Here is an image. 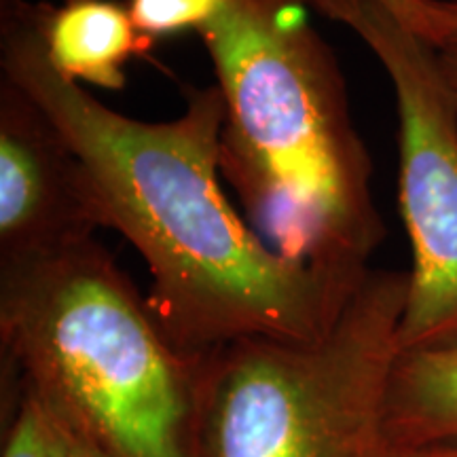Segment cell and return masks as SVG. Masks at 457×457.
I'll use <instances>...</instances> for the list:
<instances>
[{"mask_svg": "<svg viewBox=\"0 0 457 457\" xmlns=\"http://www.w3.org/2000/svg\"><path fill=\"white\" fill-rule=\"evenodd\" d=\"M0 74L64 134L100 228L121 233L145 259L146 303L180 352L205 356L253 337L320 339L360 288L276 253L228 204L216 85L188 91L171 121L125 117L51 66L30 0H0Z\"/></svg>", "mask_w": 457, "mask_h": 457, "instance_id": "1", "label": "cell"}, {"mask_svg": "<svg viewBox=\"0 0 457 457\" xmlns=\"http://www.w3.org/2000/svg\"><path fill=\"white\" fill-rule=\"evenodd\" d=\"M305 0H227L199 34L225 100L220 176L286 259L362 284L386 237L373 163Z\"/></svg>", "mask_w": 457, "mask_h": 457, "instance_id": "2", "label": "cell"}, {"mask_svg": "<svg viewBox=\"0 0 457 457\" xmlns=\"http://www.w3.org/2000/svg\"><path fill=\"white\" fill-rule=\"evenodd\" d=\"M0 352L96 457H197L204 356L170 341L96 236L0 259Z\"/></svg>", "mask_w": 457, "mask_h": 457, "instance_id": "3", "label": "cell"}, {"mask_svg": "<svg viewBox=\"0 0 457 457\" xmlns=\"http://www.w3.org/2000/svg\"><path fill=\"white\" fill-rule=\"evenodd\" d=\"M409 271H370L327 335L205 353L197 457H387Z\"/></svg>", "mask_w": 457, "mask_h": 457, "instance_id": "4", "label": "cell"}, {"mask_svg": "<svg viewBox=\"0 0 457 457\" xmlns=\"http://www.w3.org/2000/svg\"><path fill=\"white\" fill-rule=\"evenodd\" d=\"M373 51L396 94L398 204L413 267L400 350L457 347V91L438 49L379 0H305Z\"/></svg>", "mask_w": 457, "mask_h": 457, "instance_id": "5", "label": "cell"}, {"mask_svg": "<svg viewBox=\"0 0 457 457\" xmlns=\"http://www.w3.org/2000/svg\"><path fill=\"white\" fill-rule=\"evenodd\" d=\"M81 162L51 114L0 74V259L98 231Z\"/></svg>", "mask_w": 457, "mask_h": 457, "instance_id": "6", "label": "cell"}, {"mask_svg": "<svg viewBox=\"0 0 457 457\" xmlns=\"http://www.w3.org/2000/svg\"><path fill=\"white\" fill-rule=\"evenodd\" d=\"M38 26L51 66L68 81L100 89H123L128 62L155 45L119 0L38 3Z\"/></svg>", "mask_w": 457, "mask_h": 457, "instance_id": "7", "label": "cell"}, {"mask_svg": "<svg viewBox=\"0 0 457 457\" xmlns=\"http://www.w3.org/2000/svg\"><path fill=\"white\" fill-rule=\"evenodd\" d=\"M386 432L390 449L457 443V347L400 353Z\"/></svg>", "mask_w": 457, "mask_h": 457, "instance_id": "8", "label": "cell"}, {"mask_svg": "<svg viewBox=\"0 0 457 457\" xmlns=\"http://www.w3.org/2000/svg\"><path fill=\"white\" fill-rule=\"evenodd\" d=\"M4 370V369H3ZM9 373V370H4ZM11 375V373H9ZM13 377V375H11ZM17 398L0 457H74L79 441L41 398L15 379Z\"/></svg>", "mask_w": 457, "mask_h": 457, "instance_id": "9", "label": "cell"}, {"mask_svg": "<svg viewBox=\"0 0 457 457\" xmlns=\"http://www.w3.org/2000/svg\"><path fill=\"white\" fill-rule=\"evenodd\" d=\"M125 4L136 28L157 43L176 34H202L225 9L227 0H125Z\"/></svg>", "mask_w": 457, "mask_h": 457, "instance_id": "10", "label": "cell"}, {"mask_svg": "<svg viewBox=\"0 0 457 457\" xmlns=\"http://www.w3.org/2000/svg\"><path fill=\"white\" fill-rule=\"evenodd\" d=\"M421 38L438 51H457V0H428Z\"/></svg>", "mask_w": 457, "mask_h": 457, "instance_id": "11", "label": "cell"}, {"mask_svg": "<svg viewBox=\"0 0 457 457\" xmlns=\"http://www.w3.org/2000/svg\"><path fill=\"white\" fill-rule=\"evenodd\" d=\"M396 20L403 21L409 30L424 37L426 30V4L428 0H379Z\"/></svg>", "mask_w": 457, "mask_h": 457, "instance_id": "12", "label": "cell"}, {"mask_svg": "<svg viewBox=\"0 0 457 457\" xmlns=\"http://www.w3.org/2000/svg\"><path fill=\"white\" fill-rule=\"evenodd\" d=\"M387 457H457L455 445H430V447H411V449H390Z\"/></svg>", "mask_w": 457, "mask_h": 457, "instance_id": "13", "label": "cell"}, {"mask_svg": "<svg viewBox=\"0 0 457 457\" xmlns=\"http://www.w3.org/2000/svg\"><path fill=\"white\" fill-rule=\"evenodd\" d=\"M438 57H441V66L447 74L449 83L457 91V51H438Z\"/></svg>", "mask_w": 457, "mask_h": 457, "instance_id": "14", "label": "cell"}, {"mask_svg": "<svg viewBox=\"0 0 457 457\" xmlns=\"http://www.w3.org/2000/svg\"><path fill=\"white\" fill-rule=\"evenodd\" d=\"M74 457H96V455L89 453V451L85 449L83 445H79V451H77V455H74Z\"/></svg>", "mask_w": 457, "mask_h": 457, "instance_id": "15", "label": "cell"}]
</instances>
